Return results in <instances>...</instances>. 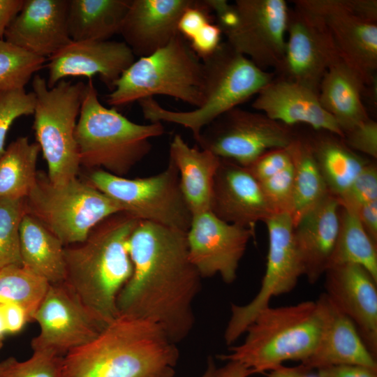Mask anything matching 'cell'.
Masks as SVG:
<instances>
[{
  "label": "cell",
  "mask_w": 377,
  "mask_h": 377,
  "mask_svg": "<svg viewBox=\"0 0 377 377\" xmlns=\"http://www.w3.org/2000/svg\"><path fill=\"white\" fill-rule=\"evenodd\" d=\"M131 276L117 300L118 313L150 320L176 343L191 333L202 276L191 263L186 232L139 221L128 239Z\"/></svg>",
  "instance_id": "6da1fadb"
},
{
  "label": "cell",
  "mask_w": 377,
  "mask_h": 377,
  "mask_svg": "<svg viewBox=\"0 0 377 377\" xmlns=\"http://www.w3.org/2000/svg\"><path fill=\"white\" fill-rule=\"evenodd\" d=\"M179 350L156 323L118 313L62 359L64 377H174Z\"/></svg>",
  "instance_id": "7a4b0ae2"
},
{
  "label": "cell",
  "mask_w": 377,
  "mask_h": 377,
  "mask_svg": "<svg viewBox=\"0 0 377 377\" xmlns=\"http://www.w3.org/2000/svg\"><path fill=\"white\" fill-rule=\"evenodd\" d=\"M138 221L124 212L113 214L82 242L64 246V283L104 327L118 315L117 297L133 272L128 239Z\"/></svg>",
  "instance_id": "3957f363"
},
{
  "label": "cell",
  "mask_w": 377,
  "mask_h": 377,
  "mask_svg": "<svg viewBox=\"0 0 377 377\" xmlns=\"http://www.w3.org/2000/svg\"><path fill=\"white\" fill-rule=\"evenodd\" d=\"M328 315V301L322 294L315 301L268 307L246 330L245 339L230 346L219 357L236 362L253 374H264L289 360L305 361L316 349Z\"/></svg>",
  "instance_id": "277c9868"
},
{
  "label": "cell",
  "mask_w": 377,
  "mask_h": 377,
  "mask_svg": "<svg viewBox=\"0 0 377 377\" xmlns=\"http://www.w3.org/2000/svg\"><path fill=\"white\" fill-rule=\"evenodd\" d=\"M204 68L201 105L189 111L163 108L154 98L138 101L145 119L150 123L167 121L188 128L195 140L209 124L228 110L256 96L274 77L235 51L226 42L201 59Z\"/></svg>",
  "instance_id": "5b68a950"
},
{
  "label": "cell",
  "mask_w": 377,
  "mask_h": 377,
  "mask_svg": "<svg viewBox=\"0 0 377 377\" xmlns=\"http://www.w3.org/2000/svg\"><path fill=\"white\" fill-rule=\"evenodd\" d=\"M163 133L161 122L137 124L103 105L89 80L75 133L80 165L124 177L149 153L150 140Z\"/></svg>",
  "instance_id": "8992f818"
},
{
  "label": "cell",
  "mask_w": 377,
  "mask_h": 377,
  "mask_svg": "<svg viewBox=\"0 0 377 377\" xmlns=\"http://www.w3.org/2000/svg\"><path fill=\"white\" fill-rule=\"evenodd\" d=\"M203 86L202 61L178 33L163 47L135 60L115 82L106 102L121 107L164 95L196 108L202 101Z\"/></svg>",
  "instance_id": "52a82bcc"
},
{
  "label": "cell",
  "mask_w": 377,
  "mask_h": 377,
  "mask_svg": "<svg viewBox=\"0 0 377 377\" xmlns=\"http://www.w3.org/2000/svg\"><path fill=\"white\" fill-rule=\"evenodd\" d=\"M32 88L33 128L47 165V178L54 184H65L77 178L80 166L75 133L86 84L62 80L50 88L37 74Z\"/></svg>",
  "instance_id": "ba28073f"
},
{
  "label": "cell",
  "mask_w": 377,
  "mask_h": 377,
  "mask_svg": "<svg viewBox=\"0 0 377 377\" xmlns=\"http://www.w3.org/2000/svg\"><path fill=\"white\" fill-rule=\"evenodd\" d=\"M24 205L25 213L40 222L64 246L82 242L99 223L122 212L116 202L89 182L75 178L54 184L40 172Z\"/></svg>",
  "instance_id": "9c48e42d"
},
{
  "label": "cell",
  "mask_w": 377,
  "mask_h": 377,
  "mask_svg": "<svg viewBox=\"0 0 377 377\" xmlns=\"http://www.w3.org/2000/svg\"><path fill=\"white\" fill-rule=\"evenodd\" d=\"M89 183L116 202L122 212L139 221L184 232L190 227L192 213L170 158L165 169L152 176L128 179L96 169L89 175Z\"/></svg>",
  "instance_id": "30bf717a"
},
{
  "label": "cell",
  "mask_w": 377,
  "mask_h": 377,
  "mask_svg": "<svg viewBox=\"0 0 377 377\" xmlns=\"http://www.w3.org/2000/svg\"><path fill=\"white\" fill-rule=\"evenodd\" d=\"M295 138L290 126L236 107L206 126L195 141L201 149L249 167L265 153L286 148Z\"/></svg>",
  "instance_id": "8fae6325"
},
{
  "label": "cell",
  "mask_w": 377,
  "mask_h": 377,
  "mask_svg": "<svg viewBox=\"0 0 377 377\" xmlns=\"http://www.w3.org/2000/svg\"><path fill=\"white\" fill-rule=\"evenodd\" d=\"M293 3L318 17L341 59L357 72L368 87L377 69V22L371 20L370 0H296Z\"/></svg>",
  "instance_id": "7c38bea8"
},
{
  "label": "cell",
  "mask_w": 377,
  "mask_h": 377,
  "mask_svg": "<svg viewBox=\"0 0 377 377\" xmlns=\"http://www.w3.org/2000/svg\"><path fill=\"white\" fill-rule=\"evenodd\" d=\"M269 247L267 265L260 288L244 305L232 304L224 332V340L232 346L244 334L256 316L269 306L272 297L292 291L303 269L293 238V221L289 213H276L267 219Z\"/></svg>",
  "instance_id": "4fadbf2b"
},
{
  "label": "cell",
  "mask_w": 377,
  "mask_h": 377,
  "mask_svg": "<svg viewBox=\"0 0 377 377\" xmlns=\"http://www.w3.org/2000/svg\"><path fill=\"white\" fill-rule=\"evenodd\" d=\"M237 22L226 43L263 70H276L284 54L290 8L284 0H237Z\"/></svg>",
  "instance_id": "5bb4252c"
},
{
  "label": "cell",
  "mask_w": 377,
  "mask_h": 377,
  "mask_svg": "<svg viewBox=\"0 0 377 377\" xmlns=\"http://www.w3.org/2000/svg\"><path fill=\"white\" fill-rule=\"evenodd\" d=\"M340 59L330 33L318 17L296 5L290 9L285 51L275 70L276 76L318 94L325 73Z\"/></svg>",
  "instance_id": "9a60e30c"
},
{
  "label": "cell",
  "mask_w": 377,
  "mask_h": 377,
  "mask_svg": "<svg viewBox=\"0 0 377 377\" xmlns=\"http://www.w3.org/2000/svg\"><path fill=\"white\" fill-rule=\"evenodd\" d=\"M32 322L39 327L38 334L31 341L32 351L61 357L93 340L105 327L64 282L50 284Z\"/></svg>",
  "instance_id": "2e32d148"
},
{
  "label": "cell",
  "mask_w": 377,
  "mask_h": 377,
  "mask_svg": "<svg viewBox=\"0 0 377 377\" xmlns=\"http://www.w3.org/2000/svg\"><path fill=\"white\" fill-rule=\"evenodd\" d=\"M254 232L222 221L210 210L193 214L186 232L189 258L202 278L219 275L232 283Z\"/></svg>",
  "instance_id": "e0dca14e"
},
{
  "label": "cell",
  "mask_w": 377,
  "mask_h": 377,
  "mask_svg": "<svg viewBox=\"0 0 377 377\" xmlns=\"http://www.w3.org/2000/svg\"><path fill=\"white\" fill-rule=\"evenodd\" d=\"M135 56L124 42L115 40L72 41L47 59L48 87L68 77L98 75L110 91L115 82L134 61Z\"/></svg>",
  "instance_id": "ac0fdd59"
},
{
  "label": "cell",
  "mask_w": 377,
  "mask_h": 377,
  "mask_svg": "<svg viewBox=\"0 0 377 377\" xmlns=\"http://www.w3.org/2000/svg\"><path fill=\"white\" fill-rule=\"evenodd\" d=\"M325 294L356 327L371 354L377 356V281L363 267L346 263L325 273Z\"/></svg>",
  "instance_id": "d6986e66"
},
{
  "label": "cell",
  "mask_w": 377,
  "mask_h": 377,
  "mask_svg": "<svg viewBox=\"0 0 377 377\" xmlns=\"http://www.w3.org/2000/svg\"><path fill=\"white\" fill-rule=\"evenodd\" d=\"M209 209L225 222L253 229L274 214L249 169L223 158L214 176Z\"/></svg>",
  "instance_id": "ffe728a7"
},
{
  "label": "cell",
  "mask_w": 377,
  "mask_h": 377,
  "mask_svg": "<svg viewBox=\"0 0 377 377\" xmlns=\"http://www.w3.org/2000/svg\"><path fill=\"white\" fill-rule=\"evenodd\" d=\"M68 10V0H24L4 40L47 59L72 42Z\"/></svg>",
  "instance_id": "44dd1931"
},
{
  "label": "cell",
  "mask_w": 377,
  "mask_h": 377,
  "mask_svg": "<svg viewBox=\"0 0 377 377\" xmlns=\"http://www.w3.org/2000/svg\"><path fill=\"white\" fill-rule=\"evenodd\" d=\"M252 108L290 127L305 124L318 131L343 136L335 120L322 107L317 92L279 76L256 95Z\"/></svg>",
  "instance_id": "7402d4cb"
},
{
  "label": "cell",
  "mask_w": 377,
  "mask_h": 377,
  "mask_svg": "<svg viewBox=\"0 0 377 377\" xmlns=\"http://www.w3.org/2000/svg\"><path fill=\"white\" fill-rule=\"evenodd\" d=\"M194 0H131L119 34L135 56H148L178 34L180 17Z\"/></svg>",
  "instance_id": "603a6c76"
},
{
  "label": "cell",
  "mask_w": 377,
  "mask_h": 377,
  "mask_svg": "<svg viewBox=\"0 0 377 377\" xmlns=\"http://www.w3.org/2000/svg\"><path fill=\"white\" fill-rule=\"evenodd\" d=\"M340 207L337 198L329 193L293 224L303 276L311 284L329 268L339 232Z\"/></svg>",
  "instance_id": "cb8c5ba5"
},
{
  "label": "cell",
  "mask_w": 377,
  "mask_h": 377,
  "mask_svg": "<svg viewBox=\"0 0 377 377\" xmlns=\"http://www.w3.org/2000/svg\"><path fill=\"white\" fill-rule=\"evenodd\" d=\"M327 301V318L318 343L301 364L310 370L341 364L377 369L376 357L369 350L353 323L337 310L328 298Z\"/></svg>",
  "instance_id": "d4e9b609"
},
{
  "label": "cell",
  "mask_w": 377,
  "mask_h": 377,
  "mask_svg": "<svg viewBox=\"0 0 377 377\" xmlns=\"http://www.w3.org/2000/svg\"><path fill=\"white\" fill-rule=\"evenodd\" d=\"M367 84L341 59L331 66L318 89L319 101L343 135L370 117L363 103Z\"/></svg>",
  "instance_id": "484cf974"
},
{
  "label": "cell",
  "mask_w": 377,
  "mask_h": 377,
  "mask_svg": "<svg viewBox=\"0 0 377 377\" xmlns=\"http://www.w3.org/2000/svg\"><path fill=\"white\" fill-rule=\"evenodd\" d=\"M170 158L179 172L181 190L192 215L210 210L220 158L208 150L190 147L178 134L170 142Z\"/></svg>",
  "instance_id": "4316f807"
},
{
  "label": "cell",
  "mask_w": 377,
  "mask_h": 377,
  "mask_svg": "<svg viewBox=\"0 0 377 377\" xmlns=\"http://www.w3.org/2000/svg\"><path fill=\"white\" fill-rule=\"evenodd\" d=\"M22 266L50 284L65 279L64 245L40 222L24 214L20 226Z\"/></svg>",
  "instance_id": "83f0119b"
},
{
  "label": "cell",
  "mask_w": 377,
  "mask_h": 377,
  "mask_svg": "<svg viewBox=\"0 0 377 377\" xmlns=\"http://www.w3.org/2000/svg\"><path fill=\"white\" fill-rule=\"evenodd\" d=\"M131 0H68L72 41L108 40L119 34Z\"/></svg>",
  "instance_id": "f1b7e54d"
},
{
  "label": "cell",
  "mask_w": 377,
  "mask_h": 377,
  "mask_svg": "<svg viewBox=\"0 0 377 377\" xmlns=\"http://www.w3.org/2000/svg\"><path fill=\"white\" fill-rule=\"evenodd\" d=\"M325 133L309 142L329 192L339 198L369 162L349 148L341 137Z\"/></svg>",
  "instance_id": "f546056e"
},
{
  "label": "cell",
  "mask_w": 377,
  "mask_h": 377,
  "mask_svg": "<svg viewBox=\"0 0 377 377\" xmlns=\"http://www.w3.org/2000/svg\"><path fill=\"white\" fill-rule=\"evenodd\" d=\"M286 148L294 170L290 216L295 224L330 193L320 172L309 140L295 138Z\"/></svg>",
  "instance_id": "4dcf8cb0"
},
{
  "label": "cell",
  "mask_w": 377,
  "mask_h": 377,
  "mask_svg": "<svg viewBox=\"0 0 377 377\" xmlns=\"http://www.w3.org/2000/svg\"><path fill=\"white\" fill-rule=\"evenodd\" d=\"M40 148L27 137H19L0 158V198H25L34 186Z\"/></svg>",
  "instance_id": "1f68e13d"
},
{
  "label": "cell",
  "mask_w": 377,
  "mask_h": 377,
  "mask_svg": "<svg viewBox=\"0 0 377 377\" xmlns=\"http://www.w3.org/2000/svg\"><path fill=\"white\" fill-rule=\"evenodd\" d=\"M376 244L362 227L356 212L340 207L339 232L329 268L346 263L359 265L377 281Z\"/></svg>",
  "instance_id": "d6a6232c"
},
{
  "label": "cell",
  "mask_w": 377,
  "mask_h": 377,
  "mask_svg": "<svg viewBox=\"0 0 377 377\" xmlns=\"http://www.w3.org/2000/svg\"><path fill=\"white\" fill-rule=\"evenodd\" d=\"M50 283L22 265L0 269V305L15 304L27 312L30 322Z\"/></svg>",
  "instance_id": "836d02e7"
},
{
  "label": "cell",
  "mask_w": 377,
  "mask_h": 377,
  "mask_svg": "<svg viewBox=\"0 0 377 377\" xmlns=\"http://www.w3.org/2000/svg\"><path fill=\"white\" fill-rule=\"evenodd\" d=\"M47 59L0 40V91L24 88Z\"/></svg>",
  "instance_id": "e575fe53"
},
{
  "label": "cell",
  "mask_w": 377,
  "mask_h": 377,
  "mask_svg": "<svg viewBox=\"0 0 377 377\" xmlns=\"http://www.w3.org/2000/svg\"><path fill=\"white\" fill-rule=\"evenodd\" d=\"M24 214V198H0V269L22 265L20 226Z\"/></svg>",
  "instance_id": "d590c367"
},
{
  "label": "cell",
  "mask_w": 377,
  "mask_h": 377,
  "mask_svg": "<svg viewBox=\"0 0 377 377\" xmlns=\"http://www.w3.org/2000/svg\"><path fill=\"white\" fill-rule=\"evenodd\" d=\"M62 359L44 351H33L23 361L10 357L0 362V377H64Z\"/></svg>",
  "instance_id": "8d00e7d4"
},
{
  "label": "cell",
  "mask_w": 377,
  "mask_h": 377,
  "mask_svg": "<svg viewBox=\"0 0 377 377\" xmlns=\"http://www.w3.org/2000/svg\"><path fill=\"white\" fill-rule=\"evenodd\" d=\"M36 97L33 91L16 88L0 91V158L6 151L5 140L12 124L19 117L34 114Z\"/></svg>",
  "instance_id": "74e56055"
},
{
  "label": "cell",
  "mask_w": 377,
  "mask_h": 377,
  "mask_svg": "<svg viewBox=\"0 0 377 377\" xmlns=\"http://www.w3.org/2000/svg\"><path fill=\"white\" fill-rule=\"evenodd\" d=\"M294 170L289 167L258 182L274 214H290L293 196Z\"/></svg>",
  "instance_id": "f35d334b"
},
{
  "label": "cell",
  "mask_w": 377,
  "mask_h": 377,
  "mask_svg": "<svg viewBox=\"0 0 377 377\" xmlns=\"http://www.w3.org/2000/svg\"><path fill=\"white\" fill-rule=\"evenodd\" d=\"M341 207L357 212L363 205L377 200V168L369 163L347 191L337 198Z\"/></svg>",
  "instance_id": "ab89813d"
},
{
  "label": "cell",
  "mask_w": 377,
  "mask_h": 377,
  "mask_svg": "<svg viewBox=\"0 0 377 377\" xmlns=\"http://www.w3.org/2000/svg\"><path fill=\"white\" fill-rule=\"evenodd\" d=\"M343 140L355 151L377 158V123L370 117L343 133Z\"/></svg>",
  "instance_id": "60d3db41"
},
{
  "label": "cell",
  "mask_w": 377,
  "mask_h": 377,
  "mask_svg": "<svg viewBox=\"0 0 377 377\" xmlns=\"http://www.w3.org/2000/svg\"><path fill=\"white\" fill-rule=\"evenodd\" d=\"M293 163L287 148L270 150L247 167L258 182L289 167Z\"/></svg>",
  "instance_id": "b9f144b4"
},
{
  "label": "cell",
  "mask_w": 377,
  "mask_h": 377,
  "mask_svg": "<svg viewBox=\"0 0 377 377\" xmlns=\"http://www.w3.org/2000/svg\"><path fill=\"white\" fill-rule=\"evenodd\" d=\"M221 29L217 24L210 22L190 40L193 52L202 59L212 54L221 43Z\"/></svg>",
  "instance_id": "7bdbcfd3"
},
{
  "label": "cell",
  "mask_w": 377,
  "mask_h": 377,
  "mask_svg": "<svg viewBox=\"0 0 377 377\" xmlns=\"http://www.w3.org/2000/svg\"><path fill=\"white\" fill-rule=\"evenodd\" d=\"M318 377H377V369L361 365L341 364L317 369Z\"/></svg>",
  "instance_id": "ee69618b"
},
{
  "label": "cell",
  "mask_w": 377,
  "mask_h": 377,
  "mask_svg": "<svg viewBox=\"0 0 377 377\" xmlns=\"http://www.w3.org/2000/svg\"><path fill=\"white\" fill-rule=\"evenodd\" d=\"M6 333L16 334L20 332L27 323L30 322L27 311L20 305L6 304L3 305Z\"/></svg>",
  "instance_id": "f6af8a7d"
},
{
  "label": "cell",
  "mask_w": 377,
  "mask_h": 377,
  "mask_svg": "<svg viewBox=\"0 0 377 377\" xmlns=\"http://www.w3.org/2000/svg\"><path fill=\"white\" fill-rule=\"evenodd\" d=\"M356 214L367 233L377 243V200L363 205Z\"/></svg>",
  "instance_id": "bcb514c9"
},
{
  "label": "cell",
  "mask_w": 377,
  "mask_h": 377,
  "mask_svg": "<svg viewBox=\"0 0 377 377\" xmlns=\"http://www.w3.org/2000/svg\"><path fill=\"white\" fill-rule=\"evenodd\" d=\"M24 0H0V40L13 20L20 10Z\"/></svg>",
  "instance_id": "7dc6e473"
},
{
  "label": "cell",
  "mask_w": 377,
  "mask_h": 377,
  "mask_svg": "<svg viewBox=\"0 0 377 377\" xmlns=\"http://www.w3.org/2000/svg\"><path fill=\"white\" fill-rule=\"evenodd\" d=\"M267 377H318L311 374V370L302 364L297 367H286L283 364L271 370Z\"/></svg>",
  "instance_id": "c3c4849f"
},
{
  "label": "cell",
  "mask_w": 377,
  "mask_h": 377,
  "mask_svg": "<svg viewBox=\"0 0 377 377\" xmlns=\"http://www.w3.org/2000/svg\"><path fill=\"white\" fill-rule=\"evenodd\" d=\"M252 374L253 372L242 364L227 361L223 367L217 369L216 377H249Z\"/></svg>",
  "instance_id": "681fc988"
},
{
  "label": "cell",
  "mask_w": 377,
  "mask_h": 377,
  "mask_svg": "<svg viewBox=\"0 0 377 377\" xmlns=\"http://www.w3.org/2000/svg\"><path fill=\"white\" fill-rule=\"evenodd\" d=\"M217 368L216 367L213 360L210 358L208 361L205 371L201 377H216Z\"/></svg>",
  "instance_id": "f907efd6"
},
{
  "label": "cell",
  "mask_w": 377,
  "mask_h": 377,
  "mask_svg": "<svg viewBox=\"0 0 377 377\" xmlns=\"http://www.w3.org/2000/svg\"><path fill=\"white\" fill-rule=\"evenodd\" d=\"M6 333V323L3 314V305H0V337H4Z\"/></svg>",
  "instance_id": "816d5d0a"
},
{
  "label": "cell",
  "mask_w": 377,
  "mask_h": 377,
  "mask_svg": "<svg viewBox=\"0 0 377 377\" xmlns=\"http://www.w3.org/2000/svg\"><path fill=\"white\" fill-rule=\"evenodd\" d=\"M3 337H0V350L1 349L3 345Z\"/></svg>",
  "instance_id": "f5cc1de1"
}]
</instances>
